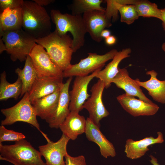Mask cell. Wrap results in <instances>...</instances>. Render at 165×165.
<instances>
[{
    "label": "cell",
    "mask_w": 165,
    "mask_h": 165,
    "mask_svg": "<svg viewBox=\"0 0 165 165\" xmlns=\"http://www.w3.org/2000/svg\"><path fill=\"white\" fill-rule=\"evenodd\" d=\"M149 157L151 158L149 161L152 165H160L156 158L152 155H150Z\"/></svg>",
    "instance_id": "38"
},
{
    "label": "cell",
    "mask_w": 165,
    "mask_h": 165,
    "mask_svg": "<svg viewBox=\"0 0 165 165\" xmlns=\"http://www.w3.org/2000/svg\"><path fill=\"white\" fill-rule=\"evenodd\" d=\"M22 29L36 39L50 34L52 25L50 16L43 6L32 1H24Z\"/></svg>",
    "instance_id": "1"
},
{
    "label": "cell",
    "mask_w": 165,
    "mask_h": 165,
    "mask_svg": "<svg viewBox=\"0 0 165 165\" xmlns=\"http://www.w3.org/2000/svg\"><path fill=\"white\" fill-rule=\"evenodd\" d=\"M162 22V25L163 29L165 32V8L161 9Z\"/></svg>",
    "instance_id": "35"
},
{
    "label": "cell",
    "mask_w": 165,
    "mask_h": 165,
    "mask_svg": "<svg viewBox=\"0 0 165 165\" xmlns=\"http://www.w3.org/2000/svg\"><path fill=\"white\" fill-rule=\"evenodd\" d=\"M60 91V89L31 103L37 116L46 121L52 116L58 105Z\"/></svg>",
    "instance_id": "22"
},
{
    "label": "cell",
    "mask_w": 165,
    "mask_h": 165,
    "mask_svg": "<svg viewBox=\"0 0 165 165\" xmlns=\"http://www.w3.org/2000/svg\"><path fill=\"white\" fill-rule=\"evenodd\" d=\"M111 35V32L108 30L104 29L102 31L101 33V36L102 38H105V39Z\"/></svg>",
    "instance_id": "36"
},
{
    "label": "cell",
    "mask_w": 165,
    "mask_h": 165,
    "mask_svg": "<svg viewBox=\"0 0 165 165\" xmlns=\"http://www.w3.org/2000/svg\"><path fill=\"white\" fill-rule=\"evenodd\" d=\"M34 2L42 6H47L55 1L54 0H33Z\"/></svg>",
    "instance_id": "33"
},
{
    "label": "cell",
    "mask_w": 165,
    "mask_h": 165,
    "mask_svg": "<svg viewBox=\"0 0 165 165\" xmlns=\"http://www.w3.org/2000/svg\"><path fill=\"white\" fill-rule=\"evenodd\" d=\"M100 68L91 74L84 76H76L74 81L72 89L69 92L70 112L79 113L83 109L85 101L90 96L88 93V87L90 81L95 77Z\"/></svg>",
    "instance_id": "10"
},
{
    "label": "cell",
    "mask_w": 165,
    "mask_h": 165,
    "mask_svg": "<svg viewBox=\"0 0 165 165\" xmlns=\"http://www.w3.org/2000/svg\"><path fill=\"white\" fill-rule=\"evenodd\" d=\"M24 2L23 0H0V13L7 8L12 9L22 7Z\"/></svg>",
    "instance_id": "31"
},
{
    "label": "cell",
    "mask_w": 165,
    "mask_h": 165,
    "mask_svg": "<svg viewBox=\"0 0 165 165\" xmlns=\"http://www.w3.org/2000/svg\"><path fill=\"white\" fill-rule=\"evenodd\" d=\"M161 47L163 50L165 52V42L163 43Z\"/></svg>",
    "instance_id": "39"
},
{
    "label": "cell",
    "mask_w": 165,
    "mask_h": 165,
    "mask_svg": "<svg viewBox=\"0 0 165 165\" xmlns=\"http://www.w3.org/2000/svg\"><path fill=\"white\" fill-rule=\"evenodd\" d=\"M15 72L20 78L22 83L20 97L26 93L29 92L38 75L29 55L27 57L24 68L23 69L17 68L15 70Z\"/></svg>",
    "instance_id": "24"
},
{
    "label": "cell",
    "mask_w": 165,
    "mask_h": 165,
    "mask_svg": "<svg viewBox=\"0 0 165 165\" xmlns=\"http://www.w3.org/2000/svg\"><path fill=\"white\" fill-rule=\"evenodd\" d=\"M86 119L79 113L70 112L63 123L59 126L62 134L70 140H75L85 133Z\"/></svg>",
    "instance_id": "19"
},
{
    "label": "cell",
    "mask_w": 165,
    "mask_h": 165,
    "mask_svg": "<svg viewBox=\"0 0 165 165\" xmlns=\"http://www.w3.org/2000/svg\"><path fill=\"white\" fill-rule=\"evenodd\" d=\"M158 136L146 137L139 141H135L128 139L126 141L124 152L127 157L132 159L141 158L149 150L148 147L156 143H162L164 142L163 135L160 132L157 133Z\"/></svg>",
    "instance_id": "17"
},
{
    "label": "cell",
    "mask_w": 165,
    "mask_h": 165,
    "mask_svg": "<svg viewBox=\"0 0 165 165\" xmlns=\"http://www.w3.org/2000/svg\"><path fill=\"white\" fill-rule=\"evenodd\" d=\"M1 38L13 61H25L36 43V39L23 29L5 32Z\"/></svg>",
    "instance_id": "5"
},
{
    "label": "cell",
    "mask_w": 165,
    "mask_h": 165,
    "mask_svg": "<svg viewBox=\"0 0 165 165\" xmlns=\"http://www.w3.org/2000/svg\"><path fill=\"white\" fill-rule=\"evenodd\" d=\"M116 99L123 109L134 117L152 116L159 108L153 102L148 103L126 93L119 95Z\"/></svg>",
    "instance_id": "12"
},
{
    "label": "cell",
    "mask_w": 165,
    "mask_h": 165,
    "mask_svg": "<svg viewBox=\"0 0 165 165\" xmlns=\"http://www.w3.org/2000/svg\"><path fill=\"white\" fill-rule=\"evenodd\" d=\"M5 118L1 121L2 126L12 125L18 122L28 123L39 131L45 138L47 136L41 130L37 119V114L31 101L29 92L26 93L21 99L11 107L1 110Z\"/></svg>",
    "instance_id": "6"
},
{
    "label": "cell",
    "mask_w": 165,
    "mask_h": 165,
    "mask_svg": "<svg viewBox=\"0 0 165 165\" xmlns=\"http://www.w3.org/2000/svg\"><path fill=\"white\" fill-rule=\"evenodd\" d=\"M39 151L23 139L12 145L0 143V160L14 165H47Z\"/></svg>",
    "instance_id": "3"
},
{
    "label": "cell",
    "mask_w": 165,
    "mask_h": 165,
    "mask_svg": "<svg viewBox=\"0 0 165 165\" xmlns=\"http://www.w3.org/2000/svg\"><path fill=\"white\" fill-rule=\"evenodd\" d=\"M26 138L22 133L8 130L4 127L0 126V143L5 141H17Z\"/></svg>",
    "instance_id": "30"
},
{
    "label": "cell",
    "mask_w": 165,
    "mask_h": 165,
    "mask_svg": "<svg viewBox=\"0 0 165 165\" xmlns=\"http://www.w3.org/2000/svg\"><path fill=\"white\" fill-rule=\"evenodd\" d=\"M87 139L96 143L99 147L101 155L107 158L114 157L116 154L113 144L102 134L100 127L96 125L89 118L86 119L85 133Z\"/></svg>",
    "instance_id": "16"
},
{
    "label": "cell",
    "mask_w": 165,
    "mask_h": 165,
    "mask_svg": "<svg viewBox=\"0 0 165 165\" xmlns=\"http://www.w3.org/2000/svg\"><path fill=\"white\" fill-rule=\"evenodd\" d=\"M72 79V77L69 78L66 82L63 84L60 89L56 109L52 116L46 121L51 128H59L70 112L69 109L70 99L69 89Z\"/></svg>",
    "instance_id": "15"
},
{
    "label": "cell",
    "mask_w": 165,
    "mask_h": 165,
    "mask_svg": "<svg viewBox=\"0 0 165 165\" xmlns=\"http://www.w3.org/2000/svg\"><path fill=\"white\" fill-rule=\"evenodd\" d=\"M147 75L150 76L148 80L144 82L138 79L135 80L140 86L146 89L153 99L158 102L165 103V80H160L157 78V73L154 70L146 72Z\"/></svg>",
    "instance_id": "23"
},
{
    "label": "cell",
    "mask_w": 165,
    "mask_h": 165,
    "mask_svg": "<svg viewBox=\"0 0 165 165\" xmlns=\"http://www.w3.org/2000/svg\"><path fill=\"white\" fill-rule=\"evenodd\" d=\"M46 139L47 143L38 148L47 165H65L64 159L68 153L67 146L69 138L62 134L60 139L55 142L48 137Z\"/></svg>",
    "instance_id": "11"
},
{
    "label": "cell",
    "mask_w": 165,
    "mask_h": 165,
    "mask_svg": "<svg viewBox=\"0 0 165 165\" xmlns=\"http://www.w3.org/2000/svg\"><path fill=\"white\" fill-rule=\"evenodd\" d=\"M51 21L55 24V30L60 35L70 32L73 37L72 49L74 53L83 46L87 33L82 15L62 13L58 10H51Z\"/></svg>",
    "instance_id": "4"
},
{
    "label": "cell",
    "mask_w": 165,
    "mask_h": 165,
    "mask_svg": "<svg viewBox=\"0 0 165 165\" xmlns=\"http://www.w3.org/2000/svg\"><path fill=\"white\" fill-rule=\"evenodd\" d=\"M36 42L43 47L52 60L64 71L71 64L72 39L67 34L60 35L55 30L48 35L36 39Z\"/></svg>",
    "instance_id": "2"
},
{
    "label": "cell",
    "mask_w": 165,
    "mask_h": 165,
    "mask_svg": "<svg viewBox=\"0 0 165 165\" xmlns=\"http://www.w3.org/2000/svg\"><path fill=\"white\" fill-rule=\"evenodd\" d=\"M116 41V37L113 35H110L105 39V43L107 45L110 46L115 44Z\"/></svg>",
    "instance_id": "34"
},
{
    "label": "cell",
    "mask_w": 165,
    "mask_h": 165,
    "mask_svg": "<svg viewBox=\"0 0 165 165\" xmlns=\"http://www.w3.org/2000/svg\"><path fill=\"white\" fill-rule=\"evenodd\" d=\"M134 5L139 16L153 17L162 20L161 9L156 3L148 0H138Z\"/></svg>",
    "instance_id": "27"
},
{
    "label": "cell",
    "mask_w": 165,
    "mask_h": 165,
    "mask_svg": "<svg viewBox=\"0 0 165 165\" xmlns=\"http://www.w3.org/2000/svg\"><path fill=\"white\" fill-rule=\"evenodd\" d=\"M116 86L124 90L126 94L134 97L146 102H153L148 98L143 93L140 86L135 80L131 78L126 68L121 69L119 68V71L112 81Z\"/></svg>",
    "instance_id": "18"
},
{
    "label": "cell",
    "mask_w": 165,
    "mask_h": 165,
    "mask_svg": "<svg viewBox=\"0 0 165 165\" xmlns=\"http://www.w3.org/2000/svg\"><path fill=\"white\" fill-rule=\"evenodd\" d=\"M63 78L38 75L29 92L31 103L60 89Z\"/></svg>",
    "instance_id": "14"
},
{
    "label": "cell",
    "mask_w": 165,
    "mask_h": 165,
    "mask_svg": "<svg viewBox=\"0 0 165 165\" xmlns=\"http://www.w3.org/2000/svg\"><path fill=\"white\" fill-rule=\"evenodd\" d=\"M106 8L105 14L107 17L113 22L117 20L118 18L119 9L122 6L126 5H134L138 0H107Z\"/></svg>",
    "instance_id": "28"
},
{
    "label": "cell",
    "mask_w": 165,
    "mask_h": 165,
    "mask_svg": "<svg viewBox=\"0 0 165 165\" xmlns=\"http://www.w3.org/2000/svg\"><path fill=\"white\" fill-rule=\"evenodd\" d=\"M105 88V83L99 79L92 87L90 96L83 105V108L89 112V118L99 127L100 121L109 115L102 101V95Z\"/></svg>",
    "instance_id": "8"
},
{
    "label": "cell",
    "mask_w": 165,
    "mask_h": 165,
    "mask_svg": "<svg viewBox=\"0 0 165 165\" xmlns=\"http://www.w3.org/2000/svg\"><path fill=\"white\" fill-rule=\"evenodd\" d=\"M119 12L120 15V21L127 24H132L139 17L134 5H126L121 6Z\"/></svg>",
    "instance_id": "29"
},
{
    "label": "cell",
    "mask_w": 165,
    "mask_h": 165,
    "mask_svg": "<svg viewBox=\"0 0 165 165\" xmlns=\"http://www.w3.org/2000/svg\"><path fill=\"white\" fill-rule=\"evenodd\" d=\"M105 10L91 11L82 16L87 32L94 41L97 42L102 40L101 33L102 31L112 25L111 21L105 15Z\"/></svg>",
    "instance_id": "13"
},
{
    "label": "cell",
    "mask_w": 165,
    "mask_h": 165,
    "mask_svg": "<svg viewBox=\"0 0 165 165\" xmlns=\"http://www.w3.org/2000/svg\"><path fill=\"white\" fill-rule=\"evenodd\" d=\"M6 47L2 39L0 38V53H2L4 51H6Z\"/></svg>",
    "instance_id": "37"
},
{
    "label": "cell",
    "mask_w": 165,
    "mask_h": 165,
    "mask_svg": "<svg viewBox=\"0 0 165 165\" xmlns=\"http://www.w3.org/2000/svg\"><path fill=\"white\" fill-rule=\"evenodd\" d=\"M22 89V83L18 77L13 83L8 82L6 79V72L4 71L0 77V100L6 101L10 98L17 100L20 96Z\"/></svg>",
    "instance_id": "25"
},
{
    "label": "cell",
    "mask_w": 165,
    "mask_h": 165,
    "mask_svg": "<svg viewBox=\"0 0 165 165\" xmlns=\"http://www.w3.org/2000/svg\"><path fill=\"white\" fill-rule=\"evenodd\" d=\"M22 8H7L0 14V37L4 32L22 29Z\"/></svg>",
    "instance_id": "21"
},
{
    "label": "cell",
    "mask_w": 165,
    "mask_h": 165,
    "mask_svg": "<svg viewBox=\"0 0 165 165\" xmlns=\"http://www.w3.org/2000/svg\"><path fill=\"white\" fill-rule=\"evenodd\" d=\"M118 52L114 49L103 55L89 53L87 57L81 59L78 63L69 66L63 72V78L88 75L99 69L102 68L105 63L112 59Z\"/></svg>",
    "instance_id": "7"
},
{
    "label": "cell",
    "mask_w": 165,
    "mask_h": 165,
    "mask_svg": "<svg viewBox=\"0 0 165 165\" xmlns=\"http://www.w3.org/2000/svg\"><path fill=\"white\" fill-rule=\"evenodd\" d=\"M29 55L38 75L63 78V71L40 45L36 43Z\"/></svg>",
    "instance_id": "9"
},
{
    "label": "cell",
    "mask_w": 165,
    "mask_h": 165,
    "mask_svg": "<svg viewBox=\"0 0 165 165\" xmlns=\"http://www.w3.org/2000/svg\"><path fill=\"white\" fill-rule=\"evenodd\" d=\"M64 158L65 165H86L85 158L83 155L72 157L68 153Z\"/></svg>",
    "instance_id": "32"
},
{
    "label": "cell",
    "mask_w": 165,
    "mask_h": 165,
    "mask_svg": "<svg viewBox=\"0 0 165 165\" xmlns=\"http://www.w3.org/2000/svg\"><path fill=\"white\" fill-rule=\"evenodd\" d=\"M131 52V50L129 48L118 51L104 69L98 72L95 77L105 83V88H108L111 86L112 79L119 71V64L123 59L129 57Z\"/></svg>",
    "instance_id": "20"
},
{
    "label": "cell",
    "mask_w": 165,
    "mask_h": 165,
    "mask_svg": "<svg viewBox=\"0 0 165 165\" xmlns=\"http://www.w3.org/2000/svg\"><path fill=\"white\" fill-rule=\"evenodd\" d=\"M102 0H74L68 6L73 15H82L85 13L94 10L104 11L101 6Z\"/></svg>",
    "instance_id": "26"
}]
</instances>
